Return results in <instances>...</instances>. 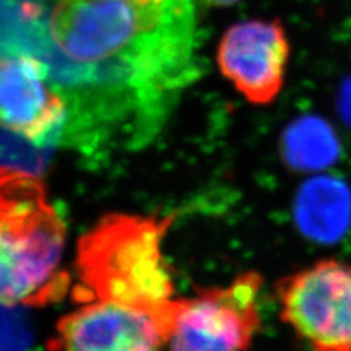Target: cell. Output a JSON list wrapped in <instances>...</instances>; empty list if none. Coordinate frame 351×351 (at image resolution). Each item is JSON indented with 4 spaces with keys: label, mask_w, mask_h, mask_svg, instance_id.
Here are the masks:
<instances>
[{
    "label": "cell",
    "mask_w": 351,
    "mask_h": 351,
    "mask_svg": "<svg viewBox=\"0 0 351 351\" xmlns=\"http://www.w3.org/2000/svg\"><path fill=\"white\" fill-rule=\"evenodd\" d=\"M171 224L173 217L108 214L81 237L76 252L78 299L117 303L147 313L166 344L178 299L162 254Z\"/></svg>",
    "instance_id": "1"
},
{
    "label": "cell",
    "mask_w": 351,
    "mask_h": 351,
    "mask_svg": "<svg viewBox=\"0 0 351 351\" xmlns=\"http://www.w3.org/2000/svg\"><path fill=\"white\" fill-rule=\"evenodd\" d=\"M66 228L36 174L0 167V304L43 306L69 287Z\"/></svg>",
    "instance_id": "2"
},
{
    "label": "cell",
    "mask_w": 351,
    "mask_h": 351,
    "mask_svg": "<svg viewBox=\"0 0 351 351\" xmlns=\"http://www.w3.org/2000/svg\"><path fill=\"white\" fill-rule=\"evenodd\" d=\"M262 284L259 274L249 271L224 287L176 299L169 351H246L261 328Z\"/></svg>",
    "instance_id": "3"
},
{
    "label": "cell",
    "mask_w": 351,
    "mask_h": 351,
    "mask_svg": "<svg viewBox=\"0 0 351 351\" xmlns=\"http://www.w3.org/2000/svg\"><path fill=\"white\" fill-rule=\"evenodd\" d=\"M281 319L312 351H351V263L325 259L277 282Z\"/></svg>",
    "instance_id": "4"
},
{
    "label": "cell",
    "mask_w": 351,
    "mask_h": 351,
    "mask_svg": "<svg viewBox=\"0 0 351 351\" xmlns=\"http://www.w3.org/2000/svg\"><path fill=\"white\" fill-rule=\"evenodd\" d=\"M68 107L49 68L27 54L0 56V129L47 148L62 139Z\"/></svg>",
    "instance_id": "5"
},
{
    "label": "cell",
    "mask_w": 351,
    "mask_h": 351,
    "mask_svg": "<svg viewBox=\"0 0 351 351\" xmlns=\"http://www.w3.org/2000/svg\"><path fill=\"white\" fill-rule=\"evenodd\" d=\"M290 43L278 21L250 19L230 27L217 49L218 68L246 100L272 103L282 90Z\"/></svg>",
    "instance_id": "6"
},
{
    "label": "cell",
    "mask_w": 351,
    "mask_h": 351,
    "mask_svg": "<svg viewBox=\"0 0 351 351\" xmlns=\"http://www.w3.org/2000/svg\"><path fill=\"white\" fill-rule=\"evenodd\" d=\"M164 346L151 316L117 303L85 302L58 325L60 351H162Z\"/></svg>",
    "instance_id": "7"
},
{
    "label": "cell",
    "mask_w": 351,
    "mask_h": 351,
    "mask_svg": "<svg viewBox=\"0 0 351 351\" xmlns=\"http://www.w3.org/2000/svg\"><path fill=\"white\" fill-rule=\"evenodd\" d=\"M350 211V196L344 186L329 179L306 186L300 197L299 215L307 233L331 237L343 232Z\"/></svg>",
    "instance_id": "8"
},
{
    "label": "cell",
    "mask_w": 351,
    "mask_h": 351,
    "mask_svg": "<svg viewBox=\"0 0 351 351\" xmlns=\"http://www.w3.org/2000/svg\"><path fill=\"white\" fill-rule=\"evenodd\" d=\"M287 149L294 164L316 167L335 154L332 132L319 119H304L295 123L287 135Z\"/></svg>",
    "instance_id": "9"
},
{
    "label": "cell",
    "mask_w": 351,
    "mask_h": 351,
    "mask_svg": "<svg viewBox=\"0 0 351 351\" xmlns=\"http://www.w3.org/2000/svg\"><path fill=\"white\" fill-rule=\"evenodd\" d=\"M16 134H3L0 130V164L3 167L22 170L37 174L46 169L49 162V152L27 141L25 138L15 139Z\"/></svg>",
    "instance_id": "10"
},
{
    "label": "cell",
    "mask_w": 351,
    "mask_h": 351,
    "mask_svg": "<svg viewBox=\"0 0 351 351\" xmlns=\"http://www.w3.org/2000/svg\"><path fill=\"white\" fill-rule=\"evenodd\" d=\"M31 332L24 315L0 304V351H29Z\"/></svg>",
    "instance_id": "11"
},
{
    "label": "cell",
    "mask_w": 351,
    "mask_h": 351,
    "mask_svg": "<svg viewBox=\"0 0 351 351\" xmlns=\"http://www.w3.org/2000/svg\"><path fill=\"white\" fill-rule=\"evenodd\" d=\"M202 2L208 5H214V6H226V5H232L239 2V0H202Z\"/></svg>",
    "instance_id": "12"
}]
</instances>
